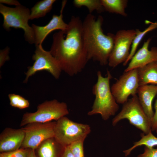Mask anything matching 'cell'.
Instances as JSON below:
<instances>
[{
	"label": "cell",
	"mask_w": 157,
	"mask_h": 157,
	"mask_svg": "<svg viewBox=\"0 0 157 157\" xmlns=\"http://www.w3.org/2000/svg\"><path fill=\"white\" fill-rule=\"evenodd\" d=\"M139 86L151 84L157 85V62L138 68Z\"/></svg>",
	"instance_id": "16"
},
{
	"label": "cell",
	"mask_w": 157,
	"mask_h": 157,
	"mask_svg": "<svg viewBox=\"0 0 157 157\" xmlns=\"http://www.w3.org/2000/svg\"><path fill=\"white\" fill-rule=\"evenodd\" d=\"M0 3L15 5L16 6L21 5L20 3L16 0H0Z\"/></svg>",
	"instance_id": "29"
},
{
	"label": "cell",
	"mask_w": 157,
	"mask_h": 157,
	"mask_svg": "<svg viewBox=\"0 0 157 157\" xmlns=\"http://www.w3.org/2000/svg\"><path fill=\"white\" fill-rule=\"evenodd\" d=\"M73 3L77 7H86L88 9L89 14H91L95 10L98 13H101L104 10L101 0H74Z\"/></svg>",
	"instance_id": "21"
},
{
	"label": "cell",
	"mask_w": 157,
	"mask_h": 157,
	"mask_svg": "<svg viewBox=\"0 0 157 157\" xmlns=\"http://www.w3.org/2000/svg\"><path fill=\"white\" fill-rule=\"evenodd\" d=\"M137 94L140 105L151 122L154 114L152 108V101L157 95V85L140 86Z\"/></svg>",
	"instance_id": "15"
},
{
	"label": "cell",
	"mask_w": 157,
	"mask_h": 157,
	"mask_svg": "<svg viewBox=\"0 0 157 157\" xmlns=\"http://www.w3.org/2000/svg\"><path fill=\"white\" fill-rule=\"evenodd\" d=\"M137 157H157V149L145 147L144 153Z\"/></svg>",
	"instance_id": "26"
},
{
	"label": "cell",
	"mask_w": 157,
	"mask_h": 157,
	"mask_svg": "<svg viewBox=\"0 0 157 157\" xmlns=\"http://www.w3.org/2000/svg\"><path fill=\"white\" fill-rule=\"evenodd\" d=\"M127 119L130 123L145 134L151 131V121L145 113L137 95L132 96L124 104L121 111L113 119L115 125L120 120Z\"/></svg>",
	"instance_id": "7"
},
{
	"label": "cell",
	"mask_w": 157,
	"mask_h": 157,
	"mask_svg": "<svg viewBox=\"0 0 157 157\" xmlns=\"http://www.w3.org/2000/svg\"><path fill=\"white\" fill-rule=\"evenodd\" d=\"M55 0H43L37 2L31 9L30 20L44 17L52 8Z\"/></svg>",
	"instance_id": "18"
},
{
	"label": "cell",
	"mask_w": 157,
	"mask_h": 157,
	"mask_svg": "<svg viewBox=\"0 0 157 157\" xmlns=\"http://www.w3.org/2000/svg\"><path fill=\"white\" fill-rule=\"evenodd\" d=\"M91 131L87 124L74 122L64 116L56 122L54 138L64 147L80 140H84Z\"/></svg>",
	"instance_id": "5"
},
{
	"label": "cell",
	"mask_w": 157,
	"mask_h": 157,
	"mask_svg": "<svg viewBox=\"0 0 157 157\" xmlns=\"http://www.w3.org/2000/svg\"><path fill=\"white\" fill-rule=\"evenodd\" d=\"M155 112L151 122V131H154L157 129V99L154 104Z\"/></svg>",
	"instance_id": "28"
},
{
	"label": "cell",
	"mask_w": 157,
	"mask_h": 157,
	"mask_svg": "<svg viewBox=\"0 0 157 157\" xmlns=\"http://www.w3.org/2000/svg\"><path fill=\"white\" fill-rule=\"evenodd\" d=\"M49 51L62 71L69 76L82 71L89 60L83 39L82 22L79 17L72 16L66 30L53 34Z\"/></svg>",
	"instance_id": "1"
},
{
	"label": "cell",
	"mask_w": 157,
	"mask_h": 157,
	"mask_svg": "<svg viewBox=\"0 0 157 157\" xmlns=\"http://www.w3.org/2000/svg\"><path fill=\"white\" fill-rule=\"evenodd\" d=\"M141 136V138L140 140L134 142L132 147L123 151L126 156L129 155L132 150L138 146L144 145L148 147L153 148L157 146V137L152 133L151 131L145 135L142 134Z\"/></svg>",
	"instance_id": "20"
},
{
	"label": "cell",
	"mask_w": 157,
	"mask_h": 157,
	"mask_svg": "<svg viewBox=\"0 0 157 157\" xmlns=\"http://www.w3.org/2000/svg\"><path fill=\"white\" fill-rule=\"evenodd\" d=\"M29 149L22 148L11 151L1 153L0 157H28Z\"/></svg>",
	"instance_id": "25"
},
{
	"label": "cell",
	"mask_w": 157,
	"mask_h": 157,
	"mask_svg": "<svg viewBox=\"0 0 157 157\" xmlns=\"http://www.w3.org/2000/svg\"><path fill=\"white\" fill-rule=\"evenodd\" d=\"M69 114L67 104L56 99L46 101L39 105L34 113H26L23 116L20 126L32 122L45 123L57 121Z\"/></svg>",
	"instance_id": "6"
},
{
	"label": "cell",
	"mask_w": 157,
	"mask_h": 157,
	"mask_svg": "<svg viewBox=\"0 0 157 157\" xmlns=\"http://www.w3.org/2000/svg\"><path fill=\"white\" fill-rule=\"evenodd\" d=\"M9 51V48L8 47L0 50V66L3 65L6 61L9 59L8 56Z\"/></svg>",
	"instance_id": "27"
},
{
	"label": "cell",
	"mask_w": 157,
	"mask_h": 157,
	"mask_svg": "<svg viewBox=\"0 0 157 157\" xmlns=\"http://www.w3.org/2000/svg\"><path fill=\"white\" fill-rule=\"evenodd\" d=\"M139 86L138 69H135L124 72L110 88L117 103L124 104L129 96L137 94Z\"/></svg>",
	"instance_id": "11"
},
{
	"label": "cell",
	"mask_w": 157,
	"mask_h": 157,
	"mask_svg": "<svg viewBox=\"0 0 157 157\" xmlns=\"http://www.w3.org/2000/svg\"><path fill=\"white\" fill-rule=\"evenodd\" d=\"M38 154L40 157H57L55 144L52 138L45 140L41 144Z\"/></svg>",
	"instance_id": "22"
},
{
	"label": "cell",
	"mask_w": 157,
	"mask_h": 157,
	"mask_svg": "<svg viewBox=\"0 0 157 157\" xmlns=\"http://www.w3.org/2000/svg\"><path fill=\"white\" fill-rule=\"evenodd\" d=\"M104 10L126 17L127 15L125 9L127 6V0H101Z\"/></svg>",
	"instance_id": "17"
},
{
	"label": "cell",
	"mask_w": 157,
	"mask_h": 157,
	"mask_svg": "<svg viewBox=\"0 0 157 157\" xmlns=\"http://www.w3.org/2000/svg\"><path fill=\"white\" fill-rule=\"evenodd\" d=\"M67 1H62L60 14L59 15H53L48 24L45 26H40L33 24L31 27L34 31L35 45L42 44L47 36L51 32L56 30H66L68 24L66 23L63 19V11Z\"/></svg>",
	"instance_id": "12"
},
{
	"label": "cell",
	"mask_w": 157,
	"mask_h": 157,
	"mask_svg": "<svg viewBox=\"0 0 157 157\" xmlns=\"http://www.w3.org/2000/svg\"><path fill=\"white\" fill-rule=\"evenodd\" d=\"M136 34L133 29L121 30L115 35L113 47L108 60V65L115 67L124 63L130 53L133 40Z\"/></svg>",
	"instance_id": "9"
},
{
	"label": "cell",
	"mask_w": 157,
	"mask_h": 157,
	"mask_svg": "<svg viewBox=\"0 0 157 157\" xmlns=\"http://www.w3.org/2000/svg\"><path fill=\"white\" fill-rule=\"evenodd\" d=\"M35 46V54L32 56L35 62L33 66L28 67L24 82L26 83L28 78L36 72L43 70L50 73L55 78H58L62 70L57 61L50 51L44 49L42 44Z\"/></svg>",
	"instance_id": "10"
},
{
	"label": "cell",
	"mask_w": 157,
	"mask_h": 157,
	"mask_svg": "<svg viewBox=\"0 0 157 157\" xmlns=\"http://www.w3.org/2000/svg\"><path fill=\"white\" fill-rule=\"evenodd\" d=\"M151 38L144 42L142 47L133 56L124 72L138 69L150 63L157 62V47H152L148 49Z\"/></svg>",
	"instance_id": "14"
},
{
	"label": "cell",
	"mask_w": 157,
	"mask_h": 157,
	"mask_svg": "<svg viewBox=\"0 0 157 157\" xmlns=\"http://www.w3.org/2000/svg\"><path fill=\"white\" fill-rule=\"evenodd\" d=\"M157 28V22H151V24L144 31H141L138 29H136V34L133 40L131 45L129 55L126 60L124 63V66L126 65L136 53L138 46L141 41L149 32Z\"/></svg>",
	"instance_id": "19"
},
{
	"label": "cell",
	"mask_w": 157,
	"mask_h": 157,
	"mask_svg": "<svg viewBox=\"0 0 157 157\" xmlns=\"http://www.w3.org/2000/svg\"><path fill=\"white\" fill-rule=\"evenodd\" d=\"M103 21L101 16L96 18L92 14H88L82 22V34L88 60H92L104 66L108 64L115 35L104 33Z\"/></svg>",
	"instance_id": "2"
},
{
	"label": "cell",
	"mask_w": 157,
	"mask_h": 157,
	"mask_svg": "<svg viewBox=\"0 0 157 157\" xmlns=\"http://www.w3.org/2000/svg\"><path fill=\"white\" fill-rule=\"evenodd\" d=\"M64 150L61 157H75L68 146L64 147Z\"/></svg>",
	"instance_id": "30"
},
{
	"label": "cell",
	"mask_w": 157,
	"mask_h": 157,
	"mask_svg": "<svg viewBox=\"0 0 157 157\" xmlns=\"http://www.w3.org/2000/svg\"><path fill=\"white\" fill-rule=\"evenodd\" d=\"M0 13L3 17V26L5 29L8 31L11 27L22 29L26 41L29 44H35L33 29L28 24L31 13L28 8L21 5L11 8L0 3Z\"/></svg>",
	"instance_id": "4"
},
{
	"label": "cell",
	"mask_w": 157,
	"mask_h": 157,
	"mask_svg": "<svg viewBox=\"0 0 157 157\" xmlns=\"http://www.w3.org/2000/svg\"><path fill=\"white\" fill-rule=\"evenodd\" d=\"M28 157H37L35 152V150L30 149Z\"/></svg>",
	"instance_id": "31"
},
{
	"label": "cell",
	"mask_w": 157,
	"mask_h": 157,
	"mask_svg": "<svg viewBox=\"0 0 157 157\" xmlns=\"http://www.w3.org/2000/svg\"><path fill=\"white\" fill-rule=\"evenodd\" d=\"M107 74L104 77L100 71L97 72V81L92 88L95 99L91 110L88 113L90 116L99 114L105 120L114 115L119 108L110 86L112 76L109 71H107Z\"/></svg>",
	"instance_id": "3"
},
{
	"label": "cell",
	"mask_w": 157,
	"mask_h": 157,
	"mask_svg": "<svg viewBox=\"0 0 157 157\" xmlns=\"http://www.w3.org/2000/svg\"><path fill=\"white\" fill-rule=\"evenodd\" d=\"M155 131H156V133H157V129H156Z\"/></svg>",
	"instance_id": "32"
},
{
	"label": "cell",
	"mask_w": 157,
	"mask_h": 157,
	"mask_svg": "<svg viewBox=\"0 0 157 157\" xmlns=\"http://www.w3.org/2000/svg\"><path fill=\"white\" fill-rule=\"evenodd\" d=\"M10 104L14 107L19 109H24L28 107L30 105L29 101L22 97L14 94H9Z\"/></svg>",
	"instance_id": "23"
},
{
	"label": "cell",
	"mask_w": 157,
	"mask_h": 157,
	"mask_svg": "<svg viewBox=\"0 0 157 157\" xmlns=\"http://www.w3.org/2000/svg\"><path fill=\"white\" fill-rule=\"evenodd\" d=\"M25 136L23 129L6 128L0 135V151L1 153L17 150L22 147Z\"/></svg>",
	"instance_id": "13"
},
{
	"label": "cell",
	"mask_w": 157,
	"mask_h": 157,
	"mask_svg": "<svg viewBox=\"0 0 157 157\" xmlns=\"http://www.w3.org/2000/svg\"><path fill=\"white\" fill-rule=\"evenodd\" d=\"M56 123L32 122L25 126L22 128L25 133L22 148L35 150L45 140L54 138Z\"/></svg>",
	"instance_id": "8"
},
{
	"label": "cell",
	"mask_w": 157,
	"mask_h": 157,
	"mask_svg": "<svg viewBox=\"0 0 157 157\" xmlns=\"http://www.w3.org/2000/svg\"><path fill=\"white\" fill-rule=\"evenodd\" d=\"M84 140H80L74 142L68 146L75 157H84L83 151Z\"/></svg>",
	"instance_id": "24"
}]
</instances>
